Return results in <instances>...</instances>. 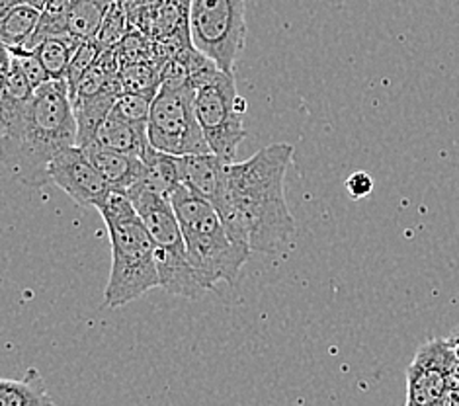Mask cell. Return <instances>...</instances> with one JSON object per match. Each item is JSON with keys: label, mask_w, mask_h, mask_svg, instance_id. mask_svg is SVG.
Listing matches in <instances>:
<instances>
[{"label": "cell", "mask_w": 459, "mask_h": 406, "mask_svg": "<svg viewBox=\"0 0 459 406\" xmlns=\"http://www.w3.org/2000/svg\"><path fill=\"white\" fill-rule=\"evenodd\" d=\"M293 145L272 143L243 162H227L213 205L235 243L278 255L295 233L286 202V172Z\"/></svg>", "instance_id": "6da1fadb"}, {"label": "cell", "mask_w": 459, "mask_h": 406, "mask_svg": "<svg viewBox=\"0 0 459 406\" xmlns=\"http://www.w3.org/2000/svg\"><path fill=\"white\" fill-rule=\"evenodd\" d=\"M76 145L67 81H48L28 100L0 98V160L28 188H41L57 152Z\"/></svg>", "instance_id": "7a4b0ae2"}, {"label": "cell", "mask_w": 459, "mask_h": 406, "mask_svg": "<svg viewBox=\"0 0 459 406\" xmlns=\"http://www.w3.org/2000/svg\"><path fill=\"white\" fill-rule=\"evenodd\" d=\"M98 212L112 243V270L104 298L108 307L117 309L160 288L155 243L127 194L112 192Z\"/></svg>", "instance_id": "3957f363"}, {"label": "cell", "mask_w": 459, "mask_h": 406, "mask_svg": "<svg viewBox=\"0 0 459 406\" xmlns=\"http://www.w3.org/2000/svg\"><path fill=\"white\" fill-rule=\"evenodd\" d=\"M169 200L180 221L192 264L205 288L213 289L220 281L233 285L253 250L235 243L213 202L186 184H180Z\"/></svg>", "instance_id": "277c9868"}, {"label": "cell", "mask_w": 459, "mask_h": 406, "mask_svg": "<svg viewBox=\"0 0 459 406\" xmlns=\"http://www.w3.org/2000/svg\"><path fill=\"white\" fill-rule=\"evenodd\" d=\"M188 69L195 89V114L210 149L231 162L247 137L243 125L247 100L237 92L235 74L217 67L215 61L202 51L194 53Z\"/></svg>", "instance_id": "5b68a950"}, {"label": "cell", "mask_w": 459, "mask_h": 406, "mask_svg": "<svg viewBox=\"0 0 459 406\" xmlns=\"http://www.w3.org/2000/svg\"><path fill=\"white\" fill-rule=\"evenodd\" d=\"M127 195L155 243L160 288L170 295L188 299H198L200 295L210 291L192 264L180 221L169 197L143 188L131 190Z\"/></svg>", "instance_id": "8992f818"}, {"label": "cell", "mask_w": 459, "mask_h": 406, "mask_svg": "<svg viewBox=\"0 0 459 406\" xmlns=\"http://www.w3.org/2000/svg\"><path fill=\"white\" fill-rule=\"evenodd\" d=\"M149 141L172 155L210 152L195 114V89L192 82H160L149 116Z\"/></svg>", "instance_id": "52a82bcc"}, {"label": "cell", "mask_w": 459, "mask_h": 406, "mask_svg": "<svg viewBox=\"0 0 459 406\" xmlns=\"http://www.w3.org/2000/svg\"><path fill=\"white\" fill-rule=\"evenodd\" d=\"M188 28L194 48L220 69L233 73L245 48V0H190Z\"/></svg>", "instance_id": "ba28073f"}, {"label": "cell", "mask_w": 459, "mask_h": 406, "mask_svg": "<svg viewBox=\"0 0 459 406\" xmlns=\"http://www.w3.org/2000/svg\"><path fill=\"white\" fill-rule=\"evenodd\" d=\"M455 361L450 340H430L422 344L407 369V404H442Z\"/></svg>", "instance_id": "9c48e42d"}, {"label": "cell", "mask_w": 459, "mask_h": 406, "mask_svg": "<svg viewBox=\"0 0 459 406\" xmlns=\"http://www.w3.org/2000/svg\"><path fill=\"white\" fill-rule=\"evenodd\" d=\"M51 182L67 194L74 203L100 207L112 194L110 184L79 145L57 152L49 164Z\"/></svg>", "instance_id": "30bf717a"}, {"label": "cell", "mask_w": 459, "mask_h": 406, "mask_svg": "<svg viewBox=\"0 0 459 406\" xmlns=\"http://www.w3.org/2000/svg\"><path fill=\"white\" fill-rule=\"evenodd\" d=\"M84 152L94 167L102 172L112 192L127 194L145 174V160L129 155V152L104 147L100 143H92V145L84 147Z\"/></svg>", "instance_id": "8fae6325"}, {"label": "cell", "mask_w": 459, "mask_h": 406, "mask_svg": "<svg viewBox=\"0 0 459 406\" xmlns=\"http://www.w3.org/2000/svg\"><path fill=\"white\" fill-rule=\"evenodd\" d=\"M122 92V86H112V89H106L89 98H79V100L73 102L76 117V145L82 149L92 145L98 137V131L110 116L117 96Z\"/></svg>", "instance_id": "7c38bea8"}, {"label": "cell", "mask_w": 459, "mask_h": 406, "mask_svg": "<svg viewBox=\"0 0 459 406\" xmlns=\"http://www.w3.org/2000/svg\"><path fill=\"white\" fill-rule=\"evenodd\" d=\"M145 174L137 186L131 190L143 188L170 197V194L184 184V159L182 155H172V152L159 151L157 147L149 145L145 155ZM129 190V192H131ZM127 192V194H129Z\"/></svg>", "instance_id": "4fadbf2b"}, {"label": "cell", "mask_w": 459, "mask_h": 406, "mask_svg": "<svg viewBox=\"0 0 459 406\" xmlns=\"http://www.w3.org/2000/svg\"><path fill=\"white\" fill-rule=\"evenodd\" d=\"M94 143H100L104 147H110L116 151L129 152V155L143 157L149 149V124L131 122V119L112 112L108 116L104 125L98 131V137Z\"/></svg>", "instance_id": "5bb4252c"}, {"label": "cell", "mask_w": 459, "mask_h": 406, "mask_svg": "<svg viewBox=\"0 0 459 406\" xmlns=\"http://www.w3.org/2000/svg\"><path fill=\"white\" fill-rule=\"evenodd\" d=\"M184 159V184L213 202L223 178L227 160L215 152H198V155H182Z\"/></svg>", "instance_id": "9a60e30c"}, {"label": "cell", "mask_w": 459, "mask_h": 406, "mask_svg": "<svg viewBox=\"0 0 459 406\" xmlns=\"http://www.w3.org/2000/svg\"><path fill=\"white\" fill-rule=\"evenodd\" d=\"M112 3L114 0H71L65 8L71 36L79 41L96 39L98 28Z\"/></svg>", "instance_id": "2e32d148"}, {"label": "cell", "mask_w": 459, "mask_h": 406, "mask_svg": "<svg viewBox=\"0 0 459 406\" xmlns=\"http://www.w3.org/2000/svg\"><path fill=\"white\" fill-rule=\"evenodd\" d=\"M43 10L20 3L10 10L8 14L0 18V39L4 48H24L34 36V31L39 24Z\"/></svg>", "instance_id": "e0dca14e"}, {"label": "cell", "mask_w": 459, "mask_h": 406, "mask_svg": "<svg viewBox=\"0 0 459 406\" xmlns=\"http://www.w3.org/2000/svg\"><path fill=\"white\" fill-rule=\"evenodd\" d=\"M79 46L81 41L74 39L73 36L51 38V39L41 41L39 46H36L31 51L38 55V59L41 61L43 67H46L48 74L53 81H67L71 61Z\"/></svg>", "instance_id": "ac0fdd59"}, {"label": "cell", "mask_w": 459, "mask_h": 406, "mask_svg": "<svg viewBox=\"0 0 459 406\" xmlns=\"http://www.w3.org/2000/svg\"><path fill=\"white\" fill-rule=\"evenodd\" d=\"M53 399L43 387L38 373L30 371L26 381H0V406H49Z\"/></svg>", "instance_id": "d6986e66"}, {"label": "cell", "mask_w": 459, "mask_h": 406, "mask_svg": "<svg viewBox=\"0 0 459 406\" xmlns=\"http://www.w3.org/2000/svg\"><path fill=\"white\" fill-rule=\"evenodd\" d=\"M160 71L162 65L155 59L127 63L122 65V69H119V84H122L124 92L157 96L160 89Z\"/></svg>", "instance_id": "ffe728a7"}, {"label": "cell", "mask_w": 459, "mask_h": 406, "mask_svg": "<svg viewBox=\"0 0 459 406\" xmlns=\"http://www.w3.org/2000/svg\"><path fill=\"white\" fill-rule=\"evenodd\" d=\"M129 28H131V24H129L127 10L124 8L122 3H119V0H114L112 6L108 8L100 28H98V34H96L98 48H100L102 51L116 48L117 43L127 36Z\"/></svg>", "instance_id": "44dd1931"}, {"label": "cell", "mask_w": 459, "mask_h": 406, "mask_svg": "<svg viewBox=\"0 0 459 406\" xmlns=\"http://www.w3.org/2000/svg\"><path fill=\"white\" fill-rule=\"evenodd\" d=\"M69 24H67V16L65 13H51V10H43L39 24L34 31V36L30 38V41L26 43V49H34L36 46H39L41 41L51 39V38H69Z\"/></svg>", "instance_id": "7402d4cb"}, {"label": "cell", "mask_w": 459, "mask_h": 406, "mask_svg": "<svg viewBox=\"0 0 459 406\" xmlns=\"http://www.w3.org/2000/svg\"><path fill=\"white\" fill-rule=\"evenodd\" d=\"M152 100H155V96H151V94L122 92L117 96V100L114 104V112L131 119V122L149 124Z\"/></svg>", "instance_id": "603a6c76"}, {"label": "cell", "mask_w": 459, "mask_h": 406, "mask_svg": "<svg viewBox=\"0 0 459 406\" xmlns=\"http://www.w3.org/2000/svg\"><path fill=\"white\" fill-rule=\"evenodd\" d=\"M102 49L98 48L96 39H89V41H81L79 49H76L74 57L71 61V67H69V73H67V84H69V92L73 94L76 84H79V81L82 79V74L89 71L92 65L98 61V57H100Z\"/></svg>", "instance_id": "cb8c5ba5"}, {"label": "cell", "mask_w": 459, "mask_h": 406, "mask_svg": "<svg viewBox=\"0 0 459 406\" xmlns=\"http://www.w3.org/2000/svg\"><path fill=\"white\" fill-rule=\"evenodd\" d=\"M6 49L10 51V55H13V59L22 69V73H24L30 79V82L34 84V89H39L41 84H46L48 81H51V76L48 74L46 67H43L41 61L38 59V55L34 51L26 49V48H6Z\"/></svg>", "instance_id": "d4e9b609"}, {"label": "cell", "mask_w": 459, "mask_h": 406, "mask_svg": "<svg viewBox=\"0 0 459 406\" xmlns=\"http://www.w3.org/2000/svg\"><path fill=\"white\" fill-rule=\"evenodd\" d=\"M346 190L352 195V200H362V197L374 192V178L366 170H358L348 177Z\"/></svg>", "instance_id": "484cf974"}, {"label": "cell", "mask_w": 459, "mask_h": 406, "mask_svg": "<svg viewBox=\"0 0 459 406\" xmlns=\"http://www.w3.org/2000/svg\"><path fill=\"white\" fill-rule=\"evenodd\" d=\"M71 0H46V8L43 10H51V13H65V8L69 6Z\"/></svg>", "instance_id": "4316f807"}, {"label": "cell", "mask_w": 459, "mask_h": 406, "mask_svg": "<svg viewBox=\"0 0 459 406\" xmlns=\"http://www.w3.org/2000/svg\"><path fill=\"white\" fill-rule=\"evenodd\" d=\"M22 3V0H0V18H3L4 14H8L10 10H13L14 6H18Z\"/></svg>", "instance_id": "83f0119b"}, {"label": "cell", "mask_w": 459, "mask_h": 406, "mask_svg": "<svg viewBox=\"0 0 459 406\" xmlns=\"http://www.w3.org/2000/svg\"><path fill=\"white\" fill-rule=\"evenodd\" d=\"M447 340H450L454 352H455V356H457V359H459V326H457V331H455L450 338H447Z\"/></svg>", "instance_id": "f1b7e54d"}, {"label": "cell", "mask_w": 459, "mask_h": 406, "mask_svg": "<svg viewBox=\"0 0 459 406\" xmlns=\"http://www.w3.org/2000/svg\"><path fill=\"white\" fill-rule=\"evenodd\" d=\"M22 3L31 4V6H36V8H39V10L46 8V0H22Z\"/></svg>", "instance_id": "f546056e"}]
</instances>
